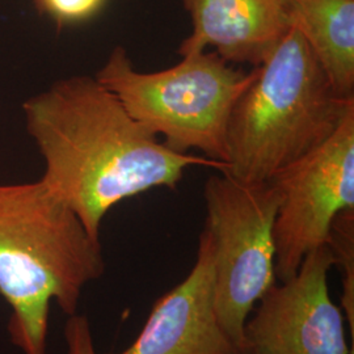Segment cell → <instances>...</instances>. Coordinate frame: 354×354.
<instances>
[{
  "label": "cell",
  "instance_id": "30bf717a",
  "mask_svg": "<svg viewBox=\"0 0 354 354\" xmlns=\"http://www.w3.org/2000/svg\"><path fill=\"white\" fill-rule=\"evenodd\" d=\"M290 28L301 33L333 89L354 97V0H282Z\"/></svg>",
  "mask_w": 354,
  "mask_h": 354
},
{
  "label": "cell",
  "instance_id": "7c38bea8",
  "mask_svg": "<svg viewBox=\"0 0 354 354\" xmlns=\"http://www.w3.org/2000/svg\"><path fill=\"white\" fill-rule=\"evenodd\" d=\"M42 16L51 19L58 26L87 21L102 11L106 0H33Z\"/></svg>",
  "mask_w": 354,
  "mask_h": 354
},
{
  "label": "cell",
  "instance_id": "ba28073f",
  "mask_svg": "<svg viewBox=\"0 0 354 354\" xmlns=\"http://www.w3.org/2000/svg\"><path fill=\"white\" fill-rule=\"evenodd\" d=\"M111 354H248L218 317L213 247L205 228L188 276L155 302L137 339Z\"/></svg>",
  "mask_w": 354,
  "mask_h": 354
},
{
  "label": "cell",
  "instance_id": "9c48e42d",
  "mask_svg": "<svg viewBox=\"0 0 354 354\" xmlns=\"http://www.w3.org/2000/svg\"><path fill=\"white\" fill-rule=\"evenodd\" d=\"M193 30L178 54L214 48L230 64L257 67L289 30L282 0H184Z\"/></svg>",
  "mask_w": 354,
  "mask_h": 354
},
{
  "label": "cell",
  "instance_id": "8992f818",
  "mask_svg": "<svg viewBox=\"0 0 354 354\" xmlns=\"http://www.w3.org/2000/svg\"><path fill=\"white\" fill-rule=\"evenodd\" d=\"M269 183L279 196L276 277L283 282L297 273L308 253L328 244L339 214L354 209V108L328 140Z\"/></svg>",
  "mask_w": 354,
  "mask_h": 354
},
{
  "label": "cell",
  "instance_id": "4fadbf2b",
  "mask_svg": "<svg viewBox=\"0 0 354 354\" xmlns=\"http://www.w3.org/2000/svg\"><path fill=\"white\" fill-rule=\"evenodd\" d=\"M67 354H97L88 317L75 314L67 319L64 329Z\"/></svg>",
  "mask_w": 354,
  "mask_h": 354
},
{
  "label": "cell",
  "instance_id": "277c9868",
  "mask_svg": "<svg viewBox=\"0 0 354 354\" xmlns=\"http://www.w3.org/2000/svg\"><path fill=\"white\" fill-rule=\"evenodd\" d=\"M181 57L172 67L142 73L127 49L115 46L95 77L134 120L162 136L167 147L181 153L203 152L225 165L230 117L256 67L235 68L214 50Z\"/></svg>",
  "mask_w": 354,
  "mask_h": 354
},
{
  "label": "cell",
  "instance_id": "3957f363",
  "mask_svg": "<svg viewBox=\"0 0 354 354\" xmlns=\"http://www.w3.org/2000/svg\"><path fill=\"white\" fill-rule=\"evenodd\" d=\"M353 108L354 97L333 89L301 33L289 28L232 109L221 174L269 183L328 140Z\"/></svg>",
  "mask_w": 354,
  "mask_h": 354
},
{
  "label": "cell",
  "instance_id": "7a4b0ae2",
  "mask_svg": "<svg viewBox=\"0 0 354 354\" xmlns=\"http://www.w3.org/2000/svg\"><path fill=\"white\" fill-rule=\"evenodd\" d=\"M104 272L100 241L41 180L0 183V294L23 354H48L51 304L75 315L82 292Z\"/></svg>",
  "mask_w": 354,
  "mask_h": 354
},
{
  "label": "cell",
  "instance_id": "52a82bcc",
  "mask_svg": "<svg viewBox=\"0 0 354 354\" xmlns=\"http://www.w3.org/2000/svg\"><path fill=\"white\" fill-rule=\"evenodd\" d=\"M328 244L308 253L297 273L274 283L244 327L250 354H352L342 310L329 292Z\"/></svg>",
  "mask_w": 354,
  "mask_h": 354
},
{
  "label": "cell",
  "instance_id": "6da1fadb",
  "mask_svg": "<svg viewBox=\"0 0 354 354\" xmlns=\"http://www.w3.org/2000/svg\"><path fill=\"white\" fill-rule=\"evenodd\" d=\"M23 112L45 162L39 180L99 241L102 219L115 205L175 188L190 167L225 169L203 155L167 147L95 76L59 79L29 97Z\"/></svg>",
  "mask_w": 354,
  "mask_h": 354
},
{
  "label": "cell",
  "instance_id": "8fae6325",
  "mask_svg": "<svg viewBox=\"0 0 354 354\" xmlns=\"http://www.w3.org/2000/svg\"><path fill=\"white\" fill-rule=\"evenodd\" d=\"M335 266L342 276V310L354 333V209L345 210L335 219L328 241Z\"/></svg>",
  "mask_w": 354,
  "mask_h": 354
},
{
  "label": "cell",
  "instance_id": "5b68a950",
  "mask_svg": "<svg viewBox=\"0 0 354 354\" xmlns=\"http://www.w3.org/2000/svg\"><path fill=\"white\" fill-rule=\"evenodd\" d=\"M203 198L205 230L213 247L216 313L228 335L248 352L247 319L277 282L279 192L272 183L247 184L219 172L207 178Z\"/></svg>",
  "mask_w": 354,
  "mask_h": 354
}]
</instances>
